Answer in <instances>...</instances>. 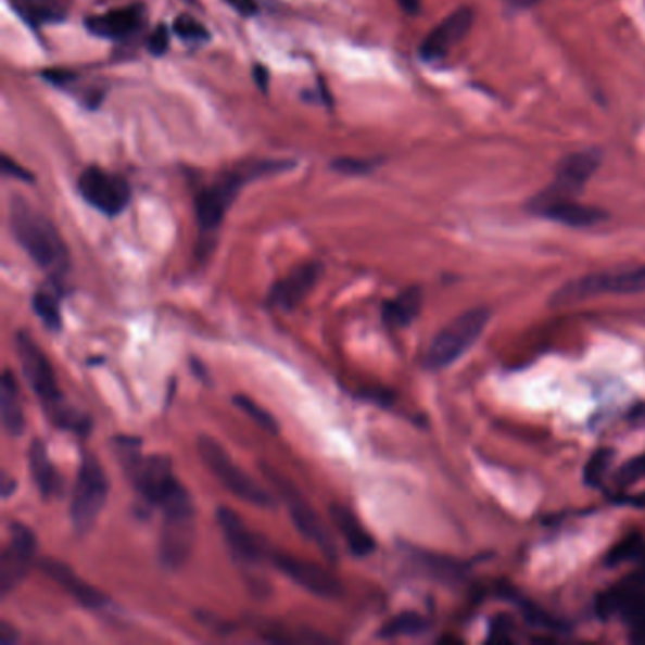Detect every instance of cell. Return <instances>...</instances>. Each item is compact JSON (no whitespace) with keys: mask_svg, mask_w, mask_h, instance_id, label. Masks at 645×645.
Wrapping results in <instances>:
<instances>
[{"mask_svg":"<svg viewBox=\"0 0 645 645\" xmlns=\"http://www.w3.org/2000/svg\"><path fill=\"white\" fill-rule=\"evenodd\" d=\"M2 169L4 173L10 176H15L17 180H25V182H33V175H30L29 170L23 169L22 165H17V163L12 162L8 155L2 157Z\"/></svg>","mask_w":645,"mask_h":645,"instance_id":"obj_35","label":"cell"},{"mask_svg":"<svg viewBox=\"0 0 645 645\" xmlns=\"http://www.w3.org/2000/svg\"><path fill=\"white\" fill-rule=\"evenodd\" d=\"M640 292H645V267H632L621 271L594 273L572 282H566L565 287L551 295V303L566 305V303L589 300L602 293Z\"/></svg>","mask_w":645,"mask_h":645,"instance_id":"obj_10","label":"cell"},{"mask_svg":"<svg viewBox=\"0 0 645 645\" xmlns=\"http://www.w3.org/2000/svg\"><path fill=\"white\" fill-rule=\"evenodd\" d=\"M324 267L320 262H307L295 267L290 275L273 284L267 293V305L275 311L290 313L315 290L322 277Z\"/></svg>","mask_w":645,"mask_h":645,"instance_id":"obj_16","label":"cell"},{"mask_svg":"<svg viewBox=\"0 0 645 645\" xmlns=\"http://www.w3.org/2000/svg\"><path fill=\"white\" fill-rule=\"evenodd\" d=\"M265 476L271 481L275 491L279 492L280 498L287 502L292 517L293 524L300 530V534L322 551L324 557L328 560H338V547L333 542V535L326 528L320 517L315 514L313 506L308 504L307 498L301 494L300 489L287 479L280 476L279 471L262 466Z\"/></svg>","mask_w":645,"mask_h":645,"instance_id":"obj_9","label":"cell"},{"mask_svg":"<svg viewBox=\"0 0 645 645\" xmlns=\"http://www.w3.org/2000/svg\"><path fill=\"white\" fill-rule=\"evenodd\" d=\"M645 477V455L634 458L631 463L624 464L623 468L617 473V483L621 486H631L638 483L640 479Z\"/></svg>","mask_w":645,"mask_h":645,"instance_id":"obj_32","label":"cell"},{"mask_svg":"<svg viewBox=\"0 0 645 645\" xmlns=\"http://www.w3.org/2000/svg\"><path fill=\"white\" fill-rule=\"evenodd\" d=\"M8 218L15 241L20 242L30 260L52 279H63L68 271L71 257L52 220L20 195L10 199Z\"/></svg>","mask_w":645,"mask_h":645,"instance_id":"obj_2","label":"cell"},{"mask_svg":"<svg viewBox=\"0 0 645 645\" xmlns=\"http://www.w3.org/2000/svg\"><path fill=\"white\" fill-rule=\"evenodd\" d=\"M233 404L239 407V409L244 410L246 415H249L254 422H256L262 430L265 432L279 433V425H277V418L273 417L269 410H265L262 405L256 404L254 400H250L249 396H244V394H237L233 396Z\"/></svg>","mask_w":645,"mask_h":645,"instance_id":"obj_28","label":"cell"},{"mask_svg":"<svg viewBox=\"0 0 645 645\" xmlns=\"http://www.w3.org/2000/svg\"><path fill=\"white\" fill-rule=\"evenodd\" d=\"M173 30L178 38H182L188 45H201L211 40V33L203 23L198 22L195 17L188 14H180L173 23Z\"/></svg>","mask_w":645,"mask_h":645,"instance_id":"obj_30","label":"cell"},{"mask_svg":"<svg viewBox=\"0 0 645 645\" xmlns=\"http://www.w3.org/2000/svg\"><path fill=\"white\" fill-rule=\"evenodd\" d=\"M0 413H2L4 430L10 435H22L25 430V415H23L20 387L12 369H4L0 381Z\"/></svg>","mask_w":645,"mask_h":645,"instance_id":"obj_23","label":"cell"},{"mask_svg":"<svg viewBox=\"0 0 645 645\" xmlns=\"http://www.w3.org/2000/svg\"><path fill=\"white\" fill-rule=\"evenodd\" d=\"M489 320L491 311L486 307L469 308L456 316L432 339L425 354L426 369L440 371L456 364L483 336Z\"/></svg>","mask_w":645,"mask_h":645,"instance_id":"obj_5","label":"cell"},{"mask_svg":"<svg viewBox=\"0 0 645 645\" xmlns=\"http://www.w3.org/2000/svg\"><path fill=\"white\" fill-rule=\"evenodd\" d=\"M473 25V10L468 7L458 8L456 12L445 17L443 22L430 30V35L420 45V58L433 63L447 58L453 46L458 45Z\"/></svg>","mask_w":645,"mask_h":645,"instance_id":"obj_17","label":"cell"},{"mask_svg":"<svg viewBox=\"0 0 645 645\" xmlns=\"http://www.w3.org/2000/svg\"><path fill=\"white\" fill-rule=\"evenodd\" d=\"M598 165H600L598 152H576V154L566 155L565 160L558 163L553 184L542 193H538L530 201L528 208L535 214L542 211L543 206L576 198L585 188L589 178L596 173Z\"/></svg>","mask_w":645,"mask_h":645,"instance_id":"obj_11","label":"cell"},{"mask_svg":"<svg viewBox=\"0 0 645 645\" xmlns=\"http://www.w3.org/2000/svg\"><path fill=\"white\" fill-rule=\"evenodd\" d=\"M226 2L242 15H254L257 12L256 0H226Z\"/></svg>","mask_w":645,"mask_h":645,"instance_id":"obj_36","label":"cell"},{"mask_svg":"<svg viewBox=\"0 0 645 645\" xmlns=\"http://www.w3.org/2000/svg\"><path fill=\"white\" fill-rule=\"evenodd\" d=\"M15 351L20 356L23 377L29 382L30 389L38 397L45 409L46 417L61 430L88 435L93 428V420L84 410L68 404V400L59 390L52 362L46 356L45 351L37 345V341L29 333L20 331L15 336Z\"/></svg>","mask_w":645,"mask_h":645,"instance_id":"obj_1","label":"cell"},{"mask_svg":"<svg viewBox=\"0 0 645 645\" xmlns=\"http://www.w3.org/2000/svg\"><path fill=\"white\" fill-rule=\"evenodd\" d=\"M15 486H17V484H15L14 479L8 476V473H4V476H2V496L8 498V496L14 492Z\"/></svg>","mask_w":645,"mask_h":645,"instance_id":"obj_41","label":"cell"},{"mask_svg":"<svg viewBox=\"0 0 645 645\" xmlns=\"http://www.w3.org/2000/svg\"><path fill=\"white\" fill-rule=\"evenodd\" d=\"M37 551V540L29 527L23 522L10 524V538L0 555V594L7 596L22 583L29 572L30 562Z\"/></svg>","mask_w":645,"mask_h":645,"instance_id":"obj_13","label":"cell"},{"mask_svg":"<svg viewBox=\"0 0 645 645\" xmlns=\"http://www.w3.org/2000/svg\"><path fill=\"white\" fill-rule=\"evenodd\" d=\"M614 456H616V453H614L611 448H600V451H596V453L591 456V460L586 463L585 471H583L585 483L591 484V486H598V484L602 483L604 476H606V471H608L609 464L614 460Z\"/></svg>","mask_w":645,"mask_h":645,"instance_id":"obj_31","label":"cell"},{"mask_svg":"<svg viewBox=\"0 0 645 645\" xmlns=\"http://www.w3.org/2000/svg\"><path fill=\"white\" fill-rule=\"evenodd\" d=\"M33 308L48 330H61V308H59L58 295H53L50 290H40L33 295Z\"/></svg>","mask_w":645,"mask_h":645,"instance_id":"obj_26","label":"cell"},{"mask_svg":"<svg viewBox=\"0 0 645 645\" xmlns=\"http://www.w3.org/2000/svg\"><path fill=\"white\" fill-rule=\"evenodd\" d=\"M109 477L96 455L84 453L71 499V521L78 534H88L109 498Z\"/></svg>","mask_w":645,"mask_h":645,"instance_id":"obj_8","label":"cell"},{"mask_svg":"<svg viewBox=\"0 0 645 645\" xmlns=\"http://www.w3.org/2000/svg\"><path fill=\"white\" fill-rule=\"evenodd\" d=\"M509 624L506 619H496L491 627V638L492 640H507L509 642Z\"/></svg>","mask_w":645,"mask_h":645,"instance_id":"obj_37","label":"cell"},{"mask_svg":"<svg viewBox=\"0 0 645 645\" xmlns=\"http://www.w3.org/2000/svg\"><path fill=\"white\" fill-rule=\"evenodd\" d=\"M198 453L206 469L220 481L237 498L249 502L252 506L271 509L275 507V499L271 494L265 491L264 486L252 479V477L233 463V458L226 453L218 441L211 435H199Z\"/></svg>","mask_w":645,"mask_h":645,"instance_id":"obj_7","label":"cell"},{"mask_svg":"<svg viewBox=\"0 0 645 645\" xmlns=\"http://www.w3.org/2000/svg\"><path fill=\"white\" fill-rule=\"evenodd\" d=\"M169 48V29L165 25H157L152 37L148 38V50L152 55H163Z\"/></svg>","mask_w":645,"mask_h":645,"instance_id":"obj_33","label":"cell"},{"mask_svg":"<svg viewBox=\"0 0 645 645\" xmlns=\"http://www.w3.org/2000/svg\"><path fill=\"white\" fill-rule=\"evenodd\" d=\"M271 562L277 566L279 572L284 573L293 583H298L301 589H305L311 594H316L326 600H338L343 596V583L333 573L324 570L322 566L300 560L288 553H277V551H273Z\"/></svg>","mask_w":645,"mask_h":645,"instance_id":"obj_14","label":"cell"},{"mask_svg":"<svg viewBox=\"0 0 645 645\" xmlns=\"http://www.w3.org/2000/svg\"><path fill=\"white\" fill-rule=\"evenodd\" d=\"M535 214L545 216L549 220L558 222V224L570 226V228H589V226L600 224L602 220L608 218V214L600 211V208L580 205L573 199H570V201H558V203H553V205L543 206L542 211H538Z\"/></svg>","mask_w":645,"mask_h":645,"instance_id":"obj_22","label":"cell"},{"mask_svg":"<svg viewBox=\"0 0 645 645\" xmlns=\"http://www.w3.org/2000/svg\"><path fill=\"white\" fill-rule=\"evenodd\" d=\"M188 2H191V4H195V0H188Z\"/></svg>","mask_w":645,"mask_h":645,"instance_id":"obj_45","label":"cell"},{"mask_svg":"<svg viewBox=\"0 0 645 645\" xmlns=\"http://www.w3.org/2000/svg\"><path fill=\"white\" fill-rule=\"evenodd\" d=\"M509 2L517 8H530L535 7L540 0H509Z\"/></svg>","mask_w":645,"mask_h":645,"instance_id":"obj_42","label":"cell"},{"mask_svg":"<svg viewBox=\"0 0 645 645\" xmlns=\"http://www.w3.org/2000/svg\"><path fill=\"white\" fill-rule=\"evenodd\" d=\"M14 8L27 22L37 23L55 22L61 20L63 12L52 4H40L38 0H14Z\"/></svg>","mask_w":645,"mask_h":645,"instance_id":"obj_29","label":"cell"},{"mask_svg":"<svg viewBox=\"0 0 645 645\" xmlns=\"http://www.w3.org/2000/svg\"><path fill=\"white\" fill-rule=\"evenodd\" d=\"M20 640V634L12 624L0 623V645H14Z\"/></svg>","mask_w":645,"mask_h":645,"instance_id":"obj_38","label":"cell"},{"mask_svg":"<svg viewBox=\"0 0 645 645\" xmlns=\"http://www.w3.org/2000/svg\"><path fill=\"white\" fill-rule=\"evenodd\" d=\"M400 7L404 8L407 14H418L420 12V0H397Z\"/></svg>","mask_w":645,"mask_h":645,"instance_id":"obj_40","label":"cell"},{"mask_svg":"<svg viewBox=\"0 0 645 645\" xmlns=\"http://www.w3.org/2000/svg\"><path fill=\"white\" fill-rule=\"evenodd\" d=\"M330 515L331 521L338 528L339 534L343 535V540L354 557H367L374 553V535L367 532L366 527L362 524L351 507L333 504L330 507Z\"/></svg>","mask_w":645,"mask_h":645,"instance_id":"obj_20","label":"cell"},{"mask_svg":"<svg viewBox=\"0 0 645 645\" xmlns=\"http://www.w3.org/2000/svg\"><path fill=\"white\" fill-rule=\"evenodd\" d=\"M144 20H147L144 7L131 4V7L116 8L104 14L91 15L86 20V29L96 37L122 40L137 33L144 25Z\"/></svg>","mask_w":645,"mask_h":645,"instance_id":"obj_19","label":"cell"},{"mask_svg":"<svg viewBox=\"0 0 645 645\" xmlns=\"http://www.w3.org/2000/svg\"><path fill=\"white\" fill-rule=\"evenodd\" d=\"M218 524L235 560H239L244 566H257L267 560L271 562L273 549L269 543L265 542L264 538H260L256 532H252L246 527V522L242 521L235 511L228 507H220Z\"/></svg>","mask_w":645,"mask_h":645,"instance_id":"obj_15","label":"cell"},{"mask_svg":"<svg viewBox=\"0 0 645 645\" xmlns=\"http://www.w3.org/2000/svg\"><path fill=\"white\" fill-rule=\"evenodd\" d=\"M428 631V621L425 617L418 616L415 611H405L400 616L392 617L390 621L379 629L381 638H400V636H417Z\"/></svg>","mask_w":645,"mask_h":645,"instance_id":"obj_25","label":"cell"},{"mask_svg":"<svg viewBox=\"0 0 645 645\" xmlns=\"http://www.w3.org/2000/svg\"><path fill=\"white\" fill-rule=\"evenodd\" d=\"M374 163L362 162V160H338L333 162V169L341 170V173H366L371 170Z\"/></svg>","mask_w":645,"mask_h":645,"instance_id":"obj_34","label":"cell"},{"mask_svg":"<svg viewBox=\"0 0 645 645\" xmlns=\"http://www.w3.org/2000/svg\"><path fill=\"white\" fill-rule=\"evenodd\" d=\"M645 540L640 534L627 535L623 542L617 543L614 549L609 551L606 562L608 566H619L634 558H644Z\"/></svg>","mask_w":645,"mask_h":645,"instance_id":"obj_27","label":"cell"},{"mask_svg":"<svg viewBox=\"0 0 645 645\" xmlns=\"http://www.w3.org/2000/svg\"><path fill=\"white\" fill-rule=\"evenodd\" d=\"M40 570L55 581L63 591L71 594L74 600L88 609H103L109 606V596L101 593L99 589L89 585L88 581L81 580L78 573L73 572L71 566L65 562H59L55 558H42L40 560Z\"/></svg>","mask_w":645,"mask_h":645,"instance_id":"obj_18","label":"cell"},{"mask_svg":"<svg viewBox=\"0 0 645 645\" xmlns=\"http://www.w3.org/2000/svg\"><path fill=\"white\" fill-rule=\"evenodd\" d=\"M81 198L104 216H117L131 201V186L124 176L114 175L99 167H88L78 178Z\"/></svg>","mask_w":645,"mask_h":645,"instance_id":"obj_12","label":"cell"},{"mask_svg":"<svg viewBox=\"0 0 645 645\" xmlns=\"http://www.w3.org/2000/svg\"><path fill=\"white\" fill-rule=\"evenodd\" d=\"M632 504H636V506H645V494L638 496V498L631 499Z\"/></svg>","mask_w":645,"mask_h":645,"instance_id":"obj_43","label":"cell"},{"mask_svg":"<svg viewBox=\"0 0 645 645\" xmlns=\"http://www.w3.org/2000/svg\"><path fill=\"white\" fill-rule=\"evenodd\" d=\"M422 307V292L420 288H407L402 293H397L394 300L387 301L382 305V320L394 330H404L413 324Z\"/></svg>","mask_w":645,"mask_h":645,"instance_id":"obj_24","label":"cell"},{"mask_svg":"<svg viewBox=\"0 0 645 645\" xmlns=\"http://www.w3.org/2000/svg\"><path fill=\"white\" fill-rule=\"evenodd\" d=\"M254 76H256V84L260 88L267 91V78H269V73H267V68L262 65L254 66Z\"/></svg>","mask_w":645,"mask_h":645,"instance_id":"obj_39","label":"cell"},{"mask_svg":"<svg viewBox=\"0 0 645 645\" xmlns=\"http://www.w3.org/2000/svg\"><path fill=\"white\" fill-rule=\"evenodd\" d=\"M160 558L169 570L182 568L195 545V506L190 492L184 491L162 507Z\"/></svg>","mask_w":645,"mask_h":645,"instance_id":"obj_6","label":"cell"},{"mask_svg":"<svg viewBox=\"0 0 645 645\" xmlns=\"http://www.w3.org/2000/svg\"><path fill=\"white\" fill-rule=\"evenodd\" d=\"M642 560H644V566H642V570H640V573H636V578H638V580L644 581L645 583V555L644 558H642Z\"/></svg>","mask_w":645,"mask_h":645,"instance_id":"obj_44","label":"cell"},{"mask_svg":"<svg viewBox=\"0 0 645 645\" xmlns=\"http://www.w3.org/2000/svg\"><path fill=\"white\" fill-rule=\"evenodd\" d=\"M277 167H288V163L256 162L252 165H242L239 169L226 170L213 184L199 191L195 195V214H198L199 228L203 233L214 231L220 226L224 216L228 214L229 206L242 190V186L256 178V176L273 173Z\"/></svg>","mask_w":645,"mask_h":645,"instance_id":"obj_4","label":"cell"},{"mask_svg":"<svg viewBox=\"0 0 645 645\" xmlns=\"http://www.w3.org/2000/svg\"><path fill=\"white\" fill-rule=\"evenodd\" d=\"M139 443L135 438H117V451L122 453L125 473L135 491L139 492L140 498L147 499L150 506L162 509L184 491V484L178 483L167 456H142L139 453Z\"/></svg>","mask_w":645,"mask_h":645,"instance_id":"obj_3","label":"cell"},{"mask_svg":"<svg viewBox=\"0 0 645 645\" xmlns=\"http://www.w3.org/2000/svg\"><path fill=\"white\" fill-rule=\"evenodd\" d=\"M29 469L42 498L50 499L58 496L61 492V477L42 440H33L29 445Z\"/></svg>","mask_w":645,"mask_h":645,"instance_id":"obj_21","label":"cell"}]
</instances>
